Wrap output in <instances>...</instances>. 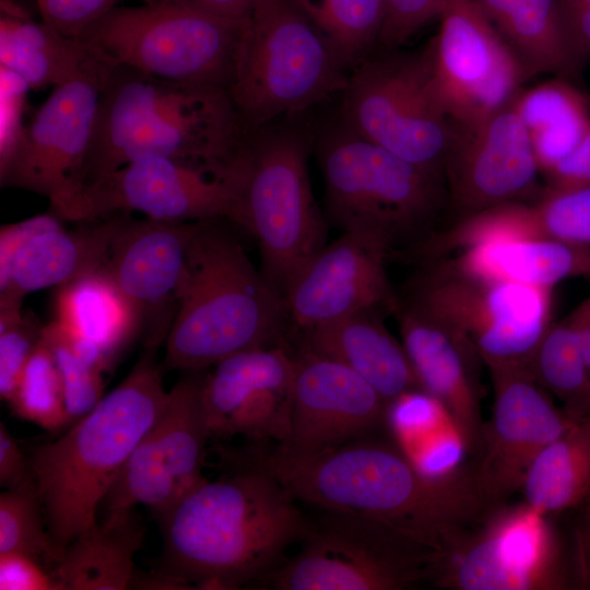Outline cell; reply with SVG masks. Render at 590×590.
I'll return each mask as SVG.
<instances>
[{"mask_svg":"<svg viewBox=\"0 0 590 590\" xmlns=\"http://www.w3.org/2000/svg\"><path fill=\"white\" fill-rule=\"evenodd\" d=\"M260 460L297 502L375 519L437 553L492 509L475 468L429 475L370 437L311 456L276 447Z\"/></svg>","mask_w":590,"mask_h":590,"instance_id":"1","label":"cell"},{"mask_svg":"<svg viewBox=\"0 0 590 590\" xmlns=\"http://www.w3.org/2000/svg\"><path fill=\"white\" fill-rule=\"evenodd\" d=\"M296 502L260 459L205 479L157 517V571L184 589L257 586L309 530Z\"/></svg>","mask_w":590,"mask_h":590,"instance_id":"2","label":"cell"},{"mask_svg":"<svg viewBox=\"0 0 590 590\" xmlns=\"http://www.w3.org/2000/svg\"><path fill=\"white\" fill-rule=\"evenodd\" d=\"M247 133L226 87L114 66L101 94L84 182L149 157L228 175Z\"/></svg>","mask_w":590,"mask_h":590,"instance_id":"3","label":"cell"},{"mask_svg":"<svg viewBox=\"0 0 590 590\" xmlns=\"http://www.w3.org/2000/svg\"><path fill=\"white\" fill-rule=\"evenodd\" d=\"M155 352L144 350L128 376L87 414L30 457L37 494L59 560L97 521L116 477L168 398Z\"/></svg>","mask_w":590,"mask_h":590,"instance_id":"4","label":"cell"},{"mask_svg":"<svg viewBox=\"0 0 590 590\" xmlns=\"http://www.w3.org/2000/svg\"><path fill=\"white\" fill-rule=\"evenodd\" d=\"M200 221L189 243L179 307L165 341L166 370L200 371L248 350L283 345V296L225 225Z\"/></svg>","mask_w":590,"mask_h":590,"instance_id":"5","label":"cell"},{"mask_svg":"<svg viewBox=\"0 0 590 590\" xmlns=\"http://www.w3.org/2000/svg\"><path fill=\"white\" fill-rule=\"evenodd\" d=\"M311 133L287 122L248 131L239 153L233 224L257 241L261 272L283 296L300 267L327 244L328 220L310 186Z\"/></svg>","mask_w":590,"mask_h":590,"instance_id":"6","label":"cell"},{"mask_svg":"<svg viewBox=\"0 0 590 590\" xmlns=\"http://www.w3.org/2000/svg\"><path fill=\"white\" fill-rule=\"evenodd\" d=\"M311 140L323 178L324 215L342 232L374 235L393 251L416 238L444 204L441 176L363 138L340 113Z\"/></svg>","mask_w":590,"mask_h":590,"instance_id":"7","label":"cell"},{"mask_svg":"<svg viewBox=\"0 0 590 590\" xmlns=\"http://www.w3.org/2000/svg\"><path fill=\"white\" fill-rule=\"evenodd\" d=\"M349 74L293 0H256L236 46L228 92L251 131L342 93Z\"/></svg>","mask_w":590,"mask_h":590,"instance_id":"8","label":"cell"},{"mask_svg":"<svg viewBox=\"0 0 590 590\" xmlns=\"http://www.w3.org/2000/svg\"><path fill=\"white\" fill-rule=\"evenodd\" d=\"M399 300L463 337L488 369H530L552 324V290L484 278L450 256L423 262Z\"/></svg>","mask_w":590,"mask_h":590,"instance_id":"9","label":"cell"},{"mask_svg":"<svg viewBox=\"0 0 590 590\" xmlns=\"http://www.w3.org/2000/svg\"><path fill=\"white\" fill-rule=\"evenodd\" d=\"M245 20L180 1L145 0L142 5L111 9L78 39L114 66L228 90Z\"/></svg>","mask_w":590,"mask_h":590,"instance_id":"10","label":"cell"},{"mask_svg":"<svg viewBox=\"0 0 590 590\" xmlns=\"http://www.w3.org/2000/svg\"><path fill=\"white\" fill-rule=\"evenodd\" d=\"M320 510L298 552L258 588L403 590L433 581L436 551L375 519Z\"/></svg>","mask_w":590,"mask_h":590,"instance_id":"11","label":"cell"},{"mask_svg":"<svg viewBox=\"0 0 590 590\" xmlns=\"http://www.w3.org/2000/svg\"><path fill=\"white\" fill-rule=\"evenodd\" d=\"M341 94L340 115L354 131L444 178L456 125L430 93L422 54L366 58Z\"/></svg>","mask_w":590,"mask_h":590,"instance_id":"12","label":"cell"},{"mask_svg":"<svg viewBox=\"0 0 590 590\" xmlns=\"http://www.w3.org/2000/svg\"><path fill=\"white\" fill-rule=\"evenodd\" d=\"M563 546L550 515L526 502L492 508L437 554L433 582L457 590L568 587Z\"/></svg>","mask_w":590,"mask_h":590,"instance_id":"13","label":"cell"},{"mask_svg":"<svg viewBox=\"0 0 590 590\" xmlns=\"http://www.w3.org/2000/svg\"><path fill=\"white\" fill-rule=\"evenodd\" d=\"M439 30L422 52L432 95L456 126L510 103L532 76L475 0H447Z\"/></svg>","mask_w":590,"mask_h":590,"instance_id":"14","label":"cell"},{"mask_svg":"<svg viewBox=\"0 0 590 590\" xmlns=\"http://www.w3.org/2000/svg\"><path fill=\"white\" fill-rule=\"evenodd\" d=\"M113 67L96 52L81 75L54 88L0 169L1 187L40 194L52 213H62L84 184L98 103Z\"/></svg>","mask_w":590,"mask_h":590,"instance_id":"15","label":"cell"},{"mask_svg":"<svg viewBox=\"0 0 590 590\" xmlns=\"http://www.w3.org/2000/svg\"><path fill=\"white\" fill-rule=\"evenodd\" d=\"M239 186L238 163L219 175L167 157L142 158L84 182L59 217L79 223L139 212L163 222L233 223Z\"/></svg>","mask_w":590,"mask_h":590,"instance_id":"16","label":"cell"},{"mask_svg":"<svg viewBox=\"0 0 590 590\" xmlns=\"http://www.w3.org/2000/svg\"><path fill=\"white\" fill-rule=\"evenodd\" d=\"M204 371H185L168 391L162 413L107 493L105 512L142 505L158 517L206 479L202 469L210 435L200 397Z\"/></svg>","mask_w":590,"mask_h":590,"instance_id":"17","label":"cell"},{"mask_svg":"<svg viewBox=\"0 0 590 590\" xmlns=\"http://www.w3.org/2000/svg\"><path fill=\"white\" fill-rule=\"evenodd\" d=\"M492 415L484 422L475 473L492 508L520 491L538 453L575 422L558 409L528 368L488 369Z\"/></svg>","mask_w":590,"mask_h":590,"instance_id":"18","label":"cell"},{"mask_svg":"<svg viewBox=\"0 0 590 590\" xmlns=\"http://www.w3.org/2000/svg\"><path fill=\"white\" fill-rule=\"evenodd\" d=\"M516 97L477 122L456 126L444 179L461 216L528 201L538 190L541 172Z\"/></svg>","mask_w":590,"mask_h":590,"instance_id":"19","label":"cell"},{"mask_svg":"<svg viewBox=\"0 0 590 590\" xmlns=\"http://www.w3.org/2000/svg\"><path fill=\"white\" fill-rule=\"evenodd\" d=\"M212 367L200 389L210 439L283 444L291 428L294 354L284 345L253 349Z\"/></svg>","mask_w":590,"mask_h":590,"instance_id":"20","label":"cell"},{"mask_svg":"<svg viewBox=\"0 0 590 590\" xmlns=\"http://www.w3.org/2000/svg\"><path fill=\"white\" fill-rule=\"evenodd\" d=\"M197 222H163L116 213L103 270L141 316L144 350L166 341L179 307L189 243Z\"/></svg>","mask_w":590,"mask_h":590,"instance_id":"21","label":"cell"},{"mask_svg":"<svg viewBox=\"0 0 590 590\" xmlns=\"http://www.w3.org/2000/svg\"><path fill=\"white\" fill-rule=\"evenodd\" d=\"M392 252L382 239L343 232L310 257L290 281L284 302L298 331L365 310H394L398 297L386 260Z\"/></svg>","mask_w":590,"mask_h":590,"instance_id":"22","label":"cell"},{"mask_svg":"<svg viewBox=\"0 0 590 590\" xmlns=\"http://www.w3.org/2000/svg\"><path fill=\"white\" fill-rule=\"evenodd\" d=\"M291 428L276 447L293 456H311L370 437L386 423L387 402L349 367L298 350Z\"/></svg>","mask_w":590,"mask_h":590,"instance_id":"23","label":"cell"},{"mask_svg":"<svg viewBox=\"0 0 590 590\" xmlns=\"http://www.w3.org/2000/svg\"><path fill=\"white\" fill-rule=\"evenodd\" d=\"M393 312L418 388L441 404L464 449L477 453L484 424L479 354L459 333L399 298Z\"/></svg>","mask_w":590,"mask_h":590,"instance_id":"24","label":"cell"},{"mask_svg":"<svg viewBox=\"0 0 590 590\" xmlns=\"http://www.w3.org/2000/svg\"><path fill=\"white\" fill-rule=\"evenodd\" d=\"M380 310H365L298 331V350L333 359L369 382L390 402L420 389L401 341L387 329Z\"/></svg>","mask_w":590,"mask_h":590,"instance_id":"25","label":"cell"},{"mask_svg":"<svg viewBox=\"0 0 590 590\" xmlns=\"http://www.w3.org/2000/svg\"><path fill=\"white\" fill-rule=\"evenodd\" d=\"M62 225L31 238L15 257L9 279L0 287V308L22 305L32 292L60 287L103 270L115 231L116 214Z\"/></svg>","mask_w":590,"mask_h":590,"instance_id":"26","label":"cell"},{"mask_svg":"<svg viewBox=\"0 0 590 590\" xmlns=\"http://www.w3.org/2000/svg\"><path fill=\"white\" fill-rule=\"evenodd\" d=\"M145 528L135 508L105 512L62 552L51 574L59 590L131 589L138 571L134 556L141 550Z\"/></svg>","mask_w":590,"mask_h":590,"instance_id":"27","label":"cell"},{"mask_svg":"<svg viewBox=\"0 0 590 590\" xmlns=\"http://www.w3.org/2000/svg\"><path fill=\"white\" fill-rule=\"evenodd\" d=\"M531 75L576 76L583 59L567 30L559 0H475Z\"/></svg>","mask_w":590,"mask_h":590,"instance_id":"28","label":"cell"},{"mask_svg":"<svg viewBox=\"0 0 590 590\" xmlns=\"http://www.w3.org/2000/svg\"><path fill=\"white\" fill-rule=\"evenodd\" d=\"M452 259L471 273L539 288L590 278V247L555 239L492 238L457 251Z\"/></svg>","mask_w":590,"mask_h":590,"instance_id":"29","label":"cell"},{"mask_svg":"<svg viewBox=\"0 0 590 590\" xmlns=\"http://www.w3.org/2000/svg\"><path fill=\"white\" fill-rule=\"evenodd\" d=\"M474 240L544 238L590 247V185L545 188L533 202L515 201L473 214Z\"/></svg>","mask_w":590,"mask_h":590,"instance_id":"30","label":"cell"},{"mask_svg":"<svg viewBox=\"0 0 590 590\" xmlns=\"http://www.w3.org/2000/svg\"><path fill=\"white\" fill-rule=\"evenodd\" d=\"M54 311L63 328L97 345L115 363L142 333L138 309L104 270L57 287Z\"/></svg>","mask_w":590,"mask_h":590,"instance_id":"31","label":"cell"},{"mask_svg":"<svg viewBox=\"0 0 590 590\" xmlns=\"http://www.w3.org/2000/svg\"><path fill=\"white\" fill-rule=\"evenodd\" d=\"M96 52L32 15L0 16V66L19 74L31 87L59 86L81 75Z\"/></svg>","mask_w":590,"mask_h":590,"instance_id":"32","label":"cell"},{"mask_svg":"<svg viewBox=\"0 0 590 590\" xmlns=\"http://www.w3.org/2000/svg\"><path fill=\"white\" fill-rule=\"evenodd\" d=\"M516 104L543 176L590 130L588 102L567 79L556 78L522 90Z\"/></svg>","mask_w":590,"mask_h":590,"instance_id":"33","label":"cell"},{"mask_svg":"<svg viewBox=\"0 0 590 590\" xmlns=\"http://www.w3.org/2000/svg\"><path fill=\"white\" fill-rule=\"evenodd\" d=\"M527 504L552 515L582 505L590 494V416L547 444L527 470Z\"/></svg>","mask_w":590,"mask_h":590,"instance_id":"34","label":"cell"},{"mask_svg":"<svg viewBox=\"0 0 590 590\" xmlns=\"http://www.w3.org/2000/svg\"><path fill=\"white\" fill-rule=\"evenodd\" d=\"M324 38L341 64L352 71L376 42L386 17V0H293Z\"/></svg>","mask_w":590,"mask_h":590,"instance_id":"35","label":"cell"},{"mask_svg":"<svg viewBox=\"0 0 590 590\" xmlns=\"http://www.w3.org/2000/svg\"><path fill=\"white\" fill-rule=\"evenodd\" d=\"M536 381L574 421L590 416V370L567 318L552 322L533 356Z\"/></svg>","mask_w":590,"mask_h":590,"instance_id":"36","label":"cell"},{"mask_svg":"<svg viewBox=\"0 0 590 590\" xmlns=\"http://www.w3.org/2000/svg\"><path fill=\"white\" fill-rule=\"evenodd\" d=\"M8 404L16 417L50 433L71 425L58 367L42 339Z\"/></svg>","mask_w":590,"mask_h":590,"instance_id":"37","label":"cell"},{"mask_svg":"<svg viewBox=\"0 0 590 590\" xmlns=\"http://www.w3.org/2000/svg\"><path fill=\"white\" fill-rule=\"evenodd\" d=\"M36 483L0 495V554L23 553L48 564L57 553L48 532Z\"/></svg>","mask_w":590,"mask_h":590,"instance_id":"38","label":"cell"},{"mask_svg":"<svg viewBox=\"0 0 590 590\" xmlns=\"http://www.w3.org/2000/svg\"><path fill=\"white\" fill-rule=\"evenodd\" d=\"M40 339L51 351L58 367L72 424L93 410L104 397L106 374L75 352L64 329L55 319L43 327Z\"/></svg>","mask_w":590,"mask_h":590,"instance_id":"39","label":"cell"},{"mask_svg":"<svg viewBox=\"0 0 590 590\" xmlns=\"http://www.w3.org/2000/svg\"><path fill=\"white\" fill-rule=\"evenodd\" d=\"M43 327L22 305L0 308V397L7 403L40 341Z\"/></svg>","mask_w":590,"mask_h":590,"instance_id":"40","label":"cell"},{"mask_svg":"<svg viewBox=\"0 0 590 590\" xmlns=\"http://www.w3.org/2000/svg\"><path fill=\"white\" fill-rule=\"evenodd\" d=\"M30 91L19 74L0 66V169L8 164L23 135Z\"/></svg>","mask_w":590,"mask_h":590,"instance_id":"41","label":"cell"},{"mask_svg":"<svg viewBox=\"0 0 590 590\" xmlns=\"http://www.w3.org/2000/svg\"><path fill=\"white\" fill-rule=\"evenodd\" d=\"M447 0H386V17L379 43L387 48L404 44L439 17Z\"/></svg>","mask_w":590,"mask_h":590,"instance_id":"42","label":"cell"},{"mask_svg":"<svg viewBox=\"0 0 590 590\" xmlns=\"http://www.w3.org/2000/svg\"><path fill=\"white\" fill-rule=\"evenodd\" d=\"M44 22L61 34L78 38L93 22L122 0H36Z\"/></svg>","mask_w":590,"mask_h":590,"instance_id":"43","label":"cell"},{"mask_svg":"<svg viewBox=\"0 0 590 590\" xmlns=\"http://www.w3.org/2000/svg\"><path fill=\"white\" fill-rule=\"evenodd\" d=\"M62 221L50 211L0 227V287L5 285L14 259L27 241L42 232L62 225Z\"/></svg>","mask_w":590,"mask_h":590,"instance_id":"44","label":"cell"},{"mask_svg":"<svg viewBox=\"0 0 590 590\" xmlns=\"http://www.w3.org/2000/svg\"><path fill=\"white\" fill-rule=\"evenodd\" d=\"M1 590H59L51 573L38 559L23 553L0 554Z\"/></svg>","mask_w":590,"mask_h":590,"instance_id":"45","label":"cell"},{"mask_svg":"<svg viewBox=\"0 0 590 590\" xmlns=\"http://www.w3.org/2000/svg\"><path fill=\"white\" fill-rule=\"evenodd\" d=\"M35 483L31 461L3 422H0V485L15 489Z\"/></svg>","mask_w":590,"mask_h":590,"instance_id":"46","label":"cell"},{"mask_svg":"<svg viewBox=\"0 0 590 590\" xmlns=\"http://www.w3.org/2000/svg\"><path fill=\"white\" fill-rule=\"evenodd\" d=\"M546 188L560 189L590 185V130L577 146L544 175Z\"/></svg>","mask_w":590,"mask_h":590,"instance_id":"47","label":"cell"},{"mask_svg":"<svg viewBox=\"0 0 590 590\" xmlns=\"http://www.w3.org/2000/svg\"><path fill=\"white\" fill-rule=\"evenodd\" d=\"M562 11L574 45L583 60L590 59V5L562 7Z\"/></svg>","mask_w":590,"mask_h":590,"instance_id":"48","label":"cell"},{"mask_svg":"<svg viewBox=\"0 0 590 590\" xmlns=\"http://www.w3.org/2000/svg\"><path fill=\"white\" fill-rule=\"evenodd\" d=\"M228 19H245L256 0H174Z\"/></svg>","mask_w":590,"mask_h":590,"instance_id":"49","label":"cell"},{"mask_svg":"<svg viewBox=\"0 0 590 590\" xmlns=\"http://www.w3.org/2000/svg\"><path fill=\"white\" fill-rule=\"evenodd\" d=\"M566 318L590 370V294Z\"/></svg>","mask_w":590,"mask_h":590,"instance_id":"50","label":"cell"},{"mask_svg":"<svg viewBox=\"0 0 590 590\" xmlns=\"http://www.w3.org/2000/svg\"><path fill=\"white\" fill-rule=\"evenodd\" d=\"M562 7H588L590 0H559Z\"/></svg>","mask_w":590,"mask_h":590,"instance_id":"51","label":"cell"},{"mask_svg":"<svg viewBox=\"0 0 590 590\" xmlns=\"http://www.w3.org/2000/svg\"><path fill=\"white\" fill-rule=\"evenodd\" d=\"M583 504L587 507V510L589 512V519H590V494H589L588 498L586 499V502Z\"/></svg>","mask_w":590,"mask_h":590,"instance_id":"52","label":"cell"}]
</instances>
